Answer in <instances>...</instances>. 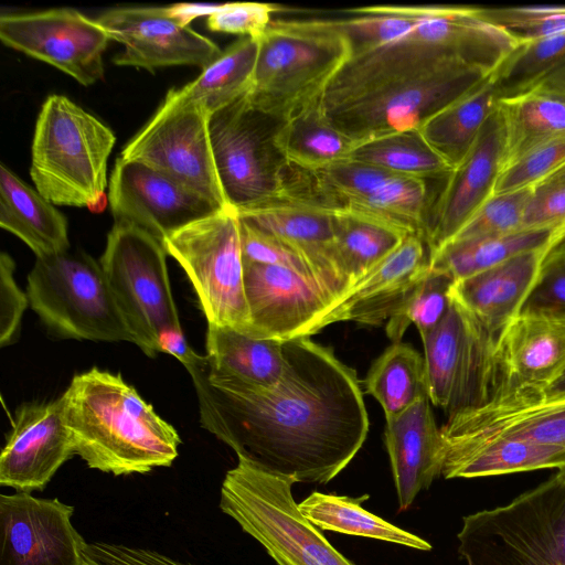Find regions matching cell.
Listing matches in <instances>:
<instances>
[{
    "label": "cell",
    "mask_w": 565,
    "mask_h": 565,
    "mask_svg": "<svg viewBox=\"0 0 565 565\" xmlns=\"http://www.w3.org/2000/svg\"><path fill=\"white\" fill-rule=\"evenodd\" d=\"M257 55L258 39L241 36L203 68L193 82L179 90L211 116L249 92Z\"/></svg>",
    "instance_id": "obj_38"
},
{
    "label": "cell",
    "mask_w": 565,
    "mask_h": 565,
    "mask_svg": "<svg viewBox=\"0 0 565 565\" xmlns=\"http://www.w3.org/2000/svg\"><path fill=\"white\" fill-rule=\"evenodd\" d=\"M498 100L499 95L489 74L434 114L417 130L433 150L455 169L475 145L486 121L495 110Z\"/></svg>",
    "instance_id": "obj_31"
},
{
    "label": "cell",
    "mask_w": 565,
    "mask_h": 565,
    "mask_svg": "<svg viewBox=\"0 0 565 565\" xmlns=\"http://www.w3.org/2000/svg\"><path fill=\"white\" fill-rule=\"evenodd\" d=\"M114 131L64 95H50L39 113L32 147L31 179L54 205L103 211L107 162Z\"/></svg>",
    "instance_id": "obj_4"
},
{
    "label": "cell",
    "mask_w": 565,
    "mask_h": 565,
    "mask_svg": "<svg viewBox=\"0 0 565 565\" xmlns=\"http://www.w3.org/2000/svg\"><path fill=\"white\" fill-rule=\"evenodd\" d=\"M479 12L518 43L565 34V4L479 7Z\"/></svg>",
    "instance_id": "obj_42"
},
{
    "label": "cell",
    "mask_w": 565,
    "mask_h": 565,
    "mask_svg": "<svg viewBox=\"0 0 565 565\" xmlns=\"http://www.w3.org/2000/svg\"><path fill=\"white\" fill-rule=\"evenodd\" d=\"M467 565H565V468L510 503L462 519Z\"/></svg>",
    "instance_id": "obj_7"
},
{
    "label": "cell",
    "mask_w": 565,
    "mask_h": 565,
    "mask_svg": "<svg viewBox=\"0 0 565 565\" xmlns=\"http://www.w3.org/2000/svg\"><path fill=\"white\" fill-rule=\"evenodd\" d=\"M504 149L503 124L495 108L466 158L445 178L441 190L431 200L425 235L430 256L493 195Z\"/></svg>",
    "instance_id": "obj_20"
},
{
    "label": "cell",
    "mask_w": 565,
    "mask_h": 565,
    "mask_svg": "<svg viewBox=\"0 0 565 565\" xmlns=\"http://www.w3.org/2000/svg\"><path fill=\"white\" fill-rule=\"evenodd\" d=\"M428 397L448 416L481 404L465 313L452 299L440 323L423 340Z\"/></svg>",
    "instance_id": "obj_26"
},
{
    "label": "cell",
    "mask_w": 565,
    "mask_h": 565,
    "mask_svg": "<svg viewBox=\"0 0 565 565\" xmlns=\"http://www.w3.org/2000/svg\"><path fill=\"white\" fill-rule=\"evenodd\" d=\"M245 95L209 120L217 175L228 206L236 211L276 198L287 164L275 143L285 119L255 108Z\"/></svg>",
    "instance_id": "obj_11"
},
{
    "label": "cell",
    "mask_w": 565,
    "mask_h": 565,
    "mask_svg": "<svg viewBox=\"0 0 565 565\" xmlns=\"http://www.w3.org/2000/svg\"><path fill=\"white\" fill-rule=\"evenodd\" d=\"M241 238L244 263L285 267L316 282L302 257L277 237L241 220Z\"/></svg>",
    "instance_id": "obj_46"
},
{
    "label": "cell",
    "mask_w": 565,
    "mask_h": 565,
    "mask_svg": "<svg viewBox=\"0 0 565 565\" xmlns=\"http://www.w3.org/2000/svg\"><path fill=\"white\" fill-rule=\"evenodd\" d=\"M188 275L207 326L249 328L241 220L227 206L175 232L162 243Z\"/></svg>",
    "instance_id": "obj_10"
},
{
    "label": "cell",
    "mask_w": 565,
    "mask_h": 565,
    "mask_svg": "<svg viewBox=\"0 0 565 565\" xmlns=\"http://www.w3.org/2000/svg\"><path fill=\"white\" fill-rule=\"evenodd\" d=\"M167 252L145 231L115 222L99 259L116 305L138 345L148 356L161 341L182 332L172 297Z\"/></svg>",
    "instance_id": "obj_9"
},
{
    "label": "cell",
    "mask_w": 565,
    "mask_h": 565,
    "mask_svg": "<svg viewBox=\"0 0 565 565\" xmlns=\"http://www.w3.org/2000/svg\"><path fill=\"white\" fill-rule=\"evenodd\" d=\"M209 120L210 115L201 106L172 88L120 157L143 162L227 207L214 162Z\"/></svg>",
    "instance_id": "obj_13"
},
{
    "label": "cell",
    "mask_w": 565,
    "mask_h": 565,
    "mask_svg": "<svg viewBox=\"0 0 565 565\" xmlns=\"http://www.w3.org/2000/svg\"><path fill=\"white\" fill-rule=\"evenodd\" d=\"M531 192L532 186L493 194L448 243L522 231L523 216Z\"/></svg>",
    "instance_id": "obj_43"
},
{
    "label": "cell",
    "mask_w": 565,
    "mask_h": 565,
    "mask_svg": "<svg viewBox=\"0 0 565 565\" xmlns=\"http://www.w3.org/2000/svg\"><path fill=\"white\" fill-rule=\"evenodd\" d=\"M275 143L287 163L310 170L345 160L356 145L330 121L321 100L285 119Z\"/></svg>",
    "instance_id": "obj_33"
},
{
    "label": "cell",
    "mask_w": 565,
    "mask_h": 565,
    "mask_svg": "<svg viewBox=\"0 0 565 565\" xmlns=\"http://www.w3.org/2000/svg\"><path fill=\"white\" fill-rule=\"evenodd\" d=\"M74 455L62 397L23 404L0 455V484L19 492L42 491Z\"/></svg>",
    "instance_id": "obj_21"
},
{
    "label": "cell",
    "mask_w": 565,
    "mask_h": 565,
    "mask_svg": "<svg viewBox=\"0 0 565 565\" xmlns=\"http://www.w3.org/2000/svg\"><path fill=\"white\" fill-rule=\"evenodd\" d=\"M551 391L555 392H565V374L561 377V380L551 388Z\"/></svg>",
    "instance_id": "obj_53"
},
{
    "label": "cell",
    "mask_w": 565,
    "mask_h": 565,
    "mask_svg": "<svg viewBox=\"0 0 565 565\" xmlns=\"http://www.w3.org/2000/svg\"><path fill=\"white\" fill-rule=\"evenodd\" d=\"M455 282L449 274L429 266L387 320L388 339L393 343L401 342L411 324L416 326L422 340L427 337L447 315Z\"/></svg>",
    "instance_id": "obj_41"
},
{
    "label": "cell",
    "mask_w": 565,
    "mask_h": 565,
    "mask_svg": "<svg viewBox=\"0 0 565 565\" xmlns=\"http://www.w3.org/2000/svg\"><path fill=\"white\" fill-rule=\"evenodd\" d=\"M223 3H177L168 8L169 13L183 25L200 17H210L222 8Z\"/></svg>",
    "instance_id": "obj_51"
},
{
    "label": "cell",
    "mask_w": 565,
    "mask_h": 565,
    "mask_svg": "<svg viewBox=\"0 0 565 565\" xmlns=\"http://www.w3.org/2000/svg\"><path fill=\"white\" fill-rule=\"evenodd\" d=\"M563 236L521 253L488 270L455 282L454 300L472 319L480 331L500 347L511 321L534 287L543 263Z\"/></svg>",
    "instance_id": "obj_23"
},
{
    "label": "cell",
    "mask_w": 565,
    "mask_h": 565,
    "mask_svg": "<svg viewBox=\"0 0 565 565\" xmlns=\"http://www.w3.org/2000/svg\"><path fill=\"white\" fill-rule=\"evenodd\" d=\"M563 242H565V231H564V237H563Z\"/></svg>",
    "instance_id": "obj_54"
},
{
    "label": "cell",
    "mask_w": 565,
    "mask_h": 565,
    "mask_svg": "<svg viewBox=\"0 0 565 565\" xmlns=\"http://www.w3.org/2000/svg\"><path fill=\"white\" fill-rule=\"evenodd\" d=\"M565 223L545 228L450 242L430 256L431 268L449 274L455 281L498 266L564 235Z\"/></svg>",
    "instance_id": "obj_34"
},
{
    "label": "cell",
    "mask_w": 565,
    "mask_h": 565,
    "mask_svg": "<svg viewBox=\"0 0 565 565\" xmlns=\"http://www.w3.org/2000/svg\"><path fill=\"white\" fill-rule=\"evenodd\" d=\"M544 82L565 87V67L548 76Z\"/></svg>",
    "instance_id": "obj_52"
},
{
    "label": "cell",
    "mask_w": 565,
    "mask_h": 565,
    "mask_svg": "<svg viewBox=\"0 0 565 565\" xmlns=\"http://www.w3.org/2000/svg\"><path fill=\"white\" fill-rule=\"evenodd\" d=\"M15 264L7 253L0 256V345L14 343L20 334L21 321L28 306V294L17 284Z\"/></svg>",
    "instance_id": "obj_49"
},
{
    "label": "cell",
    "mask_w": 565,
    "mask_h": 565,
    "mask_svg": "<svg viewBox=\"0 0 565 565\" xmlns=\"http://www.w3.org/2000/svg\"><path fill=\"white\" fill-rule=\"evenodd\" d=\"M296 482L238 458L222 482L220 509L277 565H355L302 515L291 491Z\"/></svg>",
    "instance_id": "obj_6"
},
{
    "label": "cell",
    "mask_w": 565,
    "mask_h": 565,
    "mask_svg": "<svg viewBox=\"0 0 565 565\" xmlns=\"http://www.w3.org/2000/svg\"><path fill=\"white\" fill-rule=\"evenodd\" d=\"M205 356L215 371L262 388L275 386L285 371L284 342L231 327L207 326Z\"/></svg>",
    "instance_id": "obj_32"
},
{
    "label": "cell",
    "mask_w": 565,
    "mask_h": 565,
    "mask_svg": "<svg viewBox=\"0 0 565 565\" xmlns=\"http://www.w3.org/2000/svg\"><path fill=\"white\" fill-rule=\"evenodd\" d=\"M61 397L75 455L89 468L147 473L177 459L175 428L119 374L93 367L76 374Z\"/></svg>",
    "instance_id": "obj_3"
},
{
    "label": "cell",
    "mask_w": 565,
    "mask_h": 565,
    "mask_svg": "<svg viewBox=\"0 0 565 565\" xmlns=\"http://www.w3.org/2000/svg\"><path fill=\"white\" fill-rule=\"evenodd\" d=\"M564 374L565 317L520 312L501 339L492 393L551 391Z\"/></svg>",
    "instance_id": "obj_24"
},
{
    "label": "cell",
    "mask_w": 565,
    "mask_h": 565,
    "mask_svg": "<svg viewBox=\"0 0 565 565\" xmlns=\"http://www.w3.org/2000/svg\"><path fill=\"white\" fill-rule=\"evenodd\" d=\"M521 312L565 317V242L555 245L545 258Z\"/></svg>",
    "instance_id": "obj_45"
},
{
    "label": "cell",
    "mask_w": 565,
    "mask_h": 565,
    "mask_svg": "<svg viewBox=\"0 0 565 565\" xmlns=\"http://www.w3.org/2000/svg\"><path fill=\"white\" fill-rule=\"evenodd\" d=\"M74 507L17 491L0 495V565H84L87 543L72 523Z\"/></svg>",
    "instance_id": "obj_19"
},
{
    "label": "cell",
    "mask_w": 565,
    "mask_h": 565,
    "mask_svg": "<svg viewBox=\"0 0 565 565\" xmlns=\"http://www.w3.org/2000/svg\"><path fill=\"white\" fill-rule=\"evenodd\" d=\"M237 213L242 221L277 237L300 255L318 286L335 305L349 292L337 258L333 213L285 198Z\"/></svg>",
    "instance_id": "obj_22"
},
{
    "label": "cell",
    "mask_w": 565,
    "mask_h": 565,
    "mask_svg": "<svg viewBox=\"0 0 565 565\" xmlns=\"http://www.w3.org/2000/svg\"><path fill=\"white\" fill-rule=\"evenodd\" d=\"M347 159L424 180L445 179L452 170L425 141L417 129L356 142Z\"/></svg>",
    "instance_id": "obj_39"
},
{
    "label": "cell",
    "mask_w": 565,
    "mask_h": 565,
    "mask_svg": "<svg viewBox=\"0 0 565 565\" xmlns=\"http://www.w3.org/2000/svg\"><path fill=\"white\" fill-rule=\"evenodd\" d=\"M244 285L246 334L258 339L310 338L327 327L335 306L316 282L285 267L244 263Z\"/></svg>",
    "instance_id": "obj_17"
},
{
    "label": "cell",
    "mask_w": 565,
    "mask_h": 565,
    "mask_svg": "<svg viewBox=\"0 0 565 565\" xmlns=\"http://www.w3.org/2000/svg\"><path fill=\"white\" fill-rule=\"evenodd\" d=\"M497 109L505 138L502 169L529 150L565 137L564 86L543 82L514 96L500 98Z\"/></svg>",
    "instance_id": "obj_30"
},
{
    "label": "cell",
    "mask_w": 565,
    "mask_h": 565,
    "mask_svg": "<svg viewBox=\"0 0 565 565\" xmlns=\"http://www.w3.org/2000/svg\"><path fill=\"white\" fill-rule=\"evenodd\" d=\"M384 440L398 509L406 510L422 490L441 476L443 440L428 396L386 420Z\"/></svg>",
    "instance_id": "obj_27"
},
{
    "label": "cell",
    "mask_w": 565,
    "mask_h": 565,
    "mask_svg": "<svg viewBox=\"0 0 565 565\" xmlns=\"http://www.w3.org/2000/svg\"><path fill=\"white\" fill-rule=\"evenodd\" d=\"M26 294L33 311L58 338L134 343L100 263L84 252L38 257Z\"/></svg>",
    "instance_id": "obj_8"
},
{
    "label": "cell",
    "mask_w": 565,
    "mask_h": 565,
    "mask_svg": "<svg viewBox=\"0 0 565 565\" xmlns=\"http://www.w3.org/2000/svg\"><path fill=\"white\" fill-rule=\"evenodd\" d=\"M348 40L328 20H273L258 38L253 85L257 109L287 119L321 97L351 58Z\"/></svg>",
    "instance_id": "obj_5"
},
{
    "label": "cell",
    "mask_w": 565,
    "mask_h": 565,
    "mask_svg": "<svg viewBox=\"0 0 565 565\" xmlns=\"http://www.w3.org/2000/svg\"><path fill=\"white\" fill-rule=\"evenodd\" d=\"M565 67V34L519 43L491 73L499 99L525 92Z\"/></svg>",
    "instance_id": "obj_40"
},
{
    "label": "cell",
    "mask_w": 565,
    "mask_h": 565,
    "mask_svg": "<svg viewBox=\"0 0 565 565\" xmlns=\"http://www.w3.org/2000/svg\"><path fill=\"white\" fill-rule=\"evenodd\" d=\"M564 164L565 137L540 145L500 171L493 194L533 186Z\"/></svg>",
    "instance_id": "obj_44"
},
{
    "label": "cell",
    "mask_w": 565,
    "mask_h": 565,
    "mask_svg": "<svg viewBox=\"0 0 565 565\" xmlns=\"http://www.w3.org/2000/svg\"><path fill=\"white\" fill-rule=\"evenodd\" d=\"M82 554L84 565H193L154 550L103 541L86 543Z\"/></svg>",
    "instance_id": "obj_50"
},
{
    "label": "cell",
    "mask_w": 565,
    "mask_h": 565,
    "mask_svg": "<svg viewBox=\"0 0 565 565\" xmlns=\"http://www.w3.org/2000/svg\"><path fill=\"white\" fill-rule=\"evenodd\" d=\"M278 6L262 2H228L207 17V29L258 39L271 23Z\"/></svg>",
    "instance_id": "obj_48"
},
{
    "label": "cell",
    "mask_w": 565,
    "mask_h": 565,
    "mask_svg": "<svg viewBox=\"0 0 565 565\" xmlns=\"http://www.w3.org/2000/svg\"><path fill=\"white\" fill-rule=\"evenodd\" d=\"M429 263L425 239L419 234H407L374 270L332 308L327 326L341 321L381 326L426 274Z\"/></svg>",
    "instance_id": "obj_25"
},
{
    "label": "cell",
    "mask_w": 565,
    "mask_h": 565,
    "mask_svg": "<svg viewBox=\"0 0 565 565\" xmlns=\"http://www.w3.org/2000/svg\"><path fill=\"white\" fill-rule=\"evenodd\" d=\"M440 434L444 444L503 438L565 448V392L495 391L448 416Z\"/></svg>",
    "instance_id": "obj_16"
},
{
    "label": "cell",
    "mask_w": 565,
    "mask_h": 565,
    "mask_svg": "<svg viewBox=\"0 0 565 565\" xmlns=\"http://www.w3.org/2000/svg\"><path fill=\"white\" fill-rule=\"evenodd\" d=\"M489 74L472 66L444 67L382 85L324 111L355 142L418 129Z\"/></svg>",
    "instance_id": "obj_12"
},
{
    "label": "cell",
    "mask_w": 565,
    "mask_h": 565,
    "mask_svg": "<svg viewBox=\"0 0 565 565\" xmlns=\"http://www.w3.org/2000/svg\"><path fill=\"white\" fill-rule=\"evenodd\" d=\"M0 39L13 50L47 63L84 86L104 78L105 30L70 8L2 14Z\"/></svg>",
    "instance_id": "obj_14"
},
{
    "label": "cell",
    "mask_w": 565,
    "mask_h": 565,
    "mask_svg": "<svg viewBox=\"0 0 565 565\" xmlns=\"http://www.w3.org/2000/svg\"><path fill=\"white\" fill-rule=\"evenodd\" d=\"M0 226L26 244L36 258L70 249L64 214L4 164L0 166Z\"/></svg>",
    "instance_id": "obj_29"
},
{
    "label": "cell",
    "mask_w": 565,
    "mask_h": 565,
    "mask_svg": "<svg viewBox=\"0 0 565 565\" xmlns=\"http://www.w3.org/2000/svg\"><path fill=\"white\" fill-rule=\"evenodd\" d=\"M333 227L339 267L350 290L409 234L384 221L350 212L333 214Z\"/></svg>",
    "instance_id": "obj_35"
},
{
    "label": "cell",
    "mask_w": 565,
    "mask_h": 565,
    "mask_svg": "<svg viewBox=\"0 0 565 565\" xmlns=\"http://www.w3.org/2000/svg\"><path fill=\"white\" fill-rule=\"evenodd\" d=\"M565 468V448L503 438L443 443L441 476L481 478Z\"/></svg>",
    "instance_id": "obj_28"
},
{
    "label": "cell",
    "mask_w": 565,
    "mask_h": 565,
    "mask_svg": "<svg viewBox=\"0 0 565 565\" xmlns=\"http://www.w3.org/2000/svg\"><path fill=\"white\" fill-rule=\"evenodd\" d=\"M298 509L322 531L386 541L419 551L431 550L424 539L363 509L358 499L313 491L298 503Z\"/></svg>",
    "instance_id": "obj_37"
},
{
    "label": "cell",
    "mask_w": 565,
    "mask_h": 565,
    "mask_svg": "<svg viewBox=\"0 0 565 565\" xmlns=\"http://www.w3.org/2000/svg\"><path fill=\"white\" fill-rule=\"evenodd\" d=\"M364 387L380 403L386 420L396 417L428 396L425 358L409 343H392L372 363Z\"/></svg>",
    "instance_id": "obj_36"
},
{
    "label": "cell",
    "mask_w": 565,
    "mask_h": 565,
    "mask_svg": "<svg viewBox=\"0 0 565 565\" xmlns=\"http://www.w3.org/2000/svg\"><path fill=\"white\" fill-rule=\"evenodd\" d=\"M284 354V374L270 388L224 375L196 352L183 365L194 384L201 425L237 458L297 482L326 484L366 440L360 381L332 349L310 338L285 341Z\"/></svg>",
    "instance_id": "obj_1"
},
{
    "label": "cell",
    "mask_w": 565,
    "mask_h": 565,
    "mask_svg": "<svg viewBox=\"0 0 565 565\" xmlns=\"http://www.w3.org/2000/svg\"><path fill=\"white\" fill-rule=\"evenodd\" d=\"M565 223V164L532 186L522 230L554 227Z\"/></svg>",
    "instance_id": "obj_47"
},
{
    "label": "cell",
    "mask_w": 565,
    "mask_h": 565,
    "mask_svg": "<svg viewBox=\"0 0 565 565\" xmlns=\"http://www.w3.org/2000/svg\"><path fill=\"white\" fill-rule=\"evenodd\" d=\"M416 24L403 36L351 57L327 86L324 110L382 85L449 66L492 73L518 46L479 7L417 6Z\"/></svg>",
    "instance_id": "obj_2"
},
{
    "label": "cell",
    "mask_w": 565,
    "mask_h": 565,
    "mask_svg": "<svg viewBox=\"0 0 565 565\" xmlns=\"http://www.w3.org/2000/svg\"><path fill=\"white\" fill-rule=\"evenodd\" d=\"M108 186L115 222L134 225L160 243L224 209L154 168L121 157L116 161Z\"/></svg>",
    "instance_id": "obj_15"
},
{
    "label": "cell",
    "mask_w": 565,
    "mask_h": 565,
    "mask_svg": "<svg viewBox=\"0 0 565 565\" xmlns=\"http://www.w3.org/2000/svg\"><path fill=\"white\" fill-rule=\"evenodd\" d=\"M110 40L124 45L113 62L153 71L172 65L213 63L221 49L189 25L181 24L167 7H128L106 10L94 18Z\"/></svg>",
    "instance_id": "obj_18"
}]
</instances>
